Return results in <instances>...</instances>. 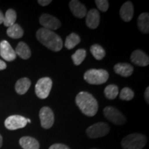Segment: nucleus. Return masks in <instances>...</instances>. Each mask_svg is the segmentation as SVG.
Masks as SVG:
<instances>
[{"label":"nucleus","instance_id":"obj_34","mask_svg":"<svg viewBox=\"0 0 149 149\" xmlns=\"http://www.w3.org/2000/svg\"><path fill=\"white\" fill-rule=\"evenodd\" d=\"M3 144V138H2V136L0 135V148H1V146H2Z\"/></svg>","mask_w":149,"mask_h":149},{"label":"nucleus","instance_id":"obj_25","mask_svg":"<svg viewBox=\"0 0 149 149\" xmlns=\"http://www.w3.org/2000/svg\"><path fill=\"white\" fill-rule=\"evenodd\" d=\"M118 87L115 84H110L104 89V94L106 97L109 100H114L118 95Z\"/></svg>","mask_w":149,"mask_h":149},{"label":"nucleus","instance_id":"obj_32","mask_svg":"<svg viewBox=\"0 0 149 149\" xmlns=\"http://www.w3.org/2000/svg\"><path fill=\"white\" fill-rule=\"evenodd\" d=\"M6 67H7L6 64L4 61L0 59V70H3L6 69Z\"/></svg>","mask_w":149,"mask_h":149},{"label":"nucleus","instance_id":"obj_16","mask_svg":"<svg viewBox=\"0 0 149 149\" xmlns=\"http://www.w3.org/2000/svg\"><path fill=\"white\" fill-rule=\"evenodd\" d=\"M133 67L127 63H118L114 66V70L117 74L122 77H130L133 72Z\"/></svg>","mask_w":149,"mask_h":149},{"label":"nucleus","instance_id":"obj_26","mask_svg":"<svg viewBox=\"0 0 149 149\" xmlns=\"http://www.w3.org/2000/svg\"><path fill=\"white\" fill-rule=\"evenodd\" d=\"M86 56V50L81 48V49H78L77 51H76L75 53L71 56V58L74 64L76 65V66H79L84 60Z\"/></svg>","mask_w":149,"mask_h":149},{"label":"nucleus","instance_id":"obj_11","mask_svg":"<svg viewBox=\"0 0 149 149\" xmlns=\"http://www.w3.org/2000/svg\"><path fill=\"white\" fill-rule=\"evenodd\" d=\"M0 56L7 61H14L16 59L15 51L6 40L0 42Z\"/></svg>","mask_w":149,"mask_h":149},{"label":"nucleus","instance_id":"obj_22","mask_svg":"<svg viewBox=\"0 0 149 149\" xmlns=\"http://www.w3.org/2000/svg\"><path fill=\"white\" fill-rule=\"evenodd\" d=\"M81 42V39L79 35L74 33H72L66 37L65 41V47L68 49H72Z\"/></svg>","mask_w":149,"mask_h":149},{"label":"nucleus","instance_id":"obj_12","mask_svg":"<svg viewBox=\"0 0 149 149\" xmlns=\"http://www.w3.org/2000/svg\"><path fill=\"white\" fill-rule=\"evenodd\" d=\"M130 60L139 66H146L149 64L148 56L141 50H135L130 55Z\"/></svg>","mask_w":149,"mask_h":149},{"label":"nucleus","instance_id":"obj_3","mask_svg":"<svg viewBox=\"0 0 149 149\" xmlns=\"http://www.w3.org/2000/svg\"><path fill=\"white\" fill-rule=\"evenodd\" d=\"M147 139L141 133H132L126 136L121 144L124 149H142L146 146Z\"/></svg>","mask_w":149,"mask_h":149},{"label":"nucleus","instance_id":"obj_36","mask_svg":"<svg viewBox=\"0 0 149 149\" xmlns=\"http://www.w3.org/2000/svg\"><path fill=\"white\" fill-rule=\"evenodd\" d=\"M91 149H97V148H91Z\"/></svg>","mask_w":149,"mask_h":149},{"label":"nucleus","instance_id":"obj_23","mask_svg":"<svg viewBox=\"0 0 149 149\" xmlns=\"http://www.w3.org/2000/svg\"><path fill=\"white\" fill-rule=\"evenodd\" d=\"M17 14L15 11L13 9H8L4 15V19H3V24H4L5 26L10 27L15 24Z\"/></svg>","mask_w":149,"mask_h":149},{"label":"nucleus","instance_id":"obj_5","mask_svg":"<svg viewBox=\"0 0 149 149\" xmlns=\"http://www.w3.org/2000/svg\"><path fill=\"white\" fill-rule=\"evenodd\" d=\"M53 81L50 77L41 78L35 84V94L39 98L44 100L47 98L51 92Z\"/></svg>","mask_w":149,"mask_h":149},{"label":"nucleus","instance_id":"obj_18","mask_svg":"<svg viewBox=\"0 0 149 149\" xmlns=\"http://www.w3.org/2000/svg\"><path fill=\"white\" fill-rule=\"evenodd\" d=\"M137 26L141 33L148 34L149 33V15L148 13H143L139 15L137 19Z\"/></svg>","mask_w":149,"mask_h":149},{"label":"nucleus","instance_id":"obj_2","mask_svg":"<svg viewBox=\"0 0 149 149\" xmlns=\"http://www.w3.org/2000/svg\"><path fill=\"white\" fill-rule=\"evenodd\" d=\"M75 102L83 114L88 117H93L98 111V103L91 93L82 91L77 94Z\"/></svg>","mask_w":149,"mask_h":149},{"label":"nucleus","instance_id":"obj_19","mask_svg":"<svg viewBox=\"0 0 149 149\" xmlns=\"http://www.w3.org/2000/svg\"><path fill=\"white\" fill-rule=\"evenodd\" d=\"M31 86V81L29 78H21L17 81L15 84V91L19 95H24L29 91Z\"/></svg>","mask_w":149,"mask_h":149},{"label":"nucleus","instance_id":"obj_15","mask_svg":"<svg viewBox=\"0 0 149 149\" xmlns=\"http://www.w3.org/2000/svg\"><path fill=\"white\" fill-rule=\"evenodd\" d=\"M134 15V7L132 2L126 1L121 7L120 15L123 21L128 22L132 20Z\"/></svg>","mask_w":149,"mask_h":149},{"label":"nucleus","instance_id":"obj_10","mask_svg":"<svg viewBox=\"0 0 149 149\" xmlns=\"http://www.w3.org/2000/svg\"><path fill=\"white\" fill-rule=\"evenodd\" d=\"M40 23L44 29L50 30H57L61 27V22L55 17L49 14H43L40 17Z\"/></svg>","mask_w":149,"mask_h":149},{"label":"nucleus","instance_id":"obj_9","mask_svg":"<svg viewBox=\"0 0 149 149\" xmlns=\"http://www.w3.org/2000/svg\"><path fill=\"white\" fill-rule=\"evenodd\" d=\"M40 119L41 126L45 129L51 128L53 126L55 121V116L52 110L49 107H42L40 111L39 114Z\"/></svg>","mask_w":149,"mask_h":149},{"label":"nucleus","instance_id":"obj_17","mask_svg":"<svg viewBox=\"0 0 149 149\" xmlns=\"http://www.w3.org/2000/svg\"><path fill=\"white\" fill-rule=\"evenodd\" d=\"M19 142L23 149H40L39 141L34 137L30 136L22 137Z\"/></svg>","mask_w":149,"mask_h":149},{"label":"nucleus","instance_id":"obj_30","mask_svg":"<svg viewBox=\"0 0 149 149\" xmlns=\"http://www.w3.org/2000/svg\"><path fill=\"white\" fill-rule=\"evenodd\" d=\"M37 2L42 6H46L49 5L52 2V1L51 0H38Z\"/></svg>","mask_w":149,"mask_h":149},{"label":"nucleus","instance_id":"obj_24","mask_svg":"<svg viewBox=\"0 0 149 149\" xmlns=\"http://www.w3.org/2000/svg\"><path fill=\"white\" fill-rule=\"evenodd\" d=\"M90 51L93 55V57L95 58L97 60H102L106 56V51L99 44H93L91 46Z\"/></svg>","mask_w":149,"mask_h":149},{"label":"nucleus","instance_id":"obj_7","mask_svg":"<svg viewBox=\"0 0 149 149\" xmlns=\"http://www.w3.org/2000/svg\"><path fill=\"white\" fill-rule=\"evenodd\" d=\"M104 115L108 120L116 125H123L126 123V117L115 107H107L104 108Z\"/></svg>","mask_w":149,"mask_h":149},{"label":"nucleus","instance_id":"obj_4","mask_svg":"<svg viewBox=\"0 0 149 149\" xmlns=\"http://www.w3.org/2000/svg\"><path fill=\"white\" fill-rule=\"evenodd\" d=\"M109 77V72L104 69H90L84 74L86 81L92 85H100L106 83Z\"/></svg>","mask_w":149,"mask_h":149},{"label":"nucleus","instance_id":"obj_14","mask_svg":"<svg viewBox=\"0 0 149 149\" xmlns=\"http://www.w3.org/2000/svg\"><path fill=\"white\" fill-rule=\"evenodd\" d=\"M69 7L72 15L76 17L81 19L86 15V8L83 3L77 0H72L69 3Z\"/></svg>","mask_w":149,"mask_h":149},{"label":"nucleus","instance_id":"obj_6","mask_svg":"<svg viewBox=\"0 0 149 149\" xmlns=\"http://www.w3.org/2000/svg\"><path fill=\"white\" fill-rule=\"evenodd\" d=\"M110 131L109 124L105 122H98L93 124L87 128L86 133L91 139L102 137L108 135Z\"/></svg>","mask_w":149,"mask_h":149},{"label":"nucleus","instance_id":"obj_20","mask_svg":"<svg viewBox=\"0 0 149 149\" xmlns=\"http://www.w3.org/2000/svg\"><path fill=\"white\" fill-rule=\"evenodd\" d=\"M15 53L23 59H28L31 56V51L26 43L20 42L17 46Z\"/></svg>","mask_w":149,"mask_h":149},{"label":"nucleus","instance_id":"obj_1","mask_svg":"<svg viewBox=\"0 0 149 149\" xmlns=\"http://www.w3.org/2000/svg\"><path fill=\"white\" fill-rule=\"evenodd\" d=\"M36 37L41 44L54 52L61 51L63 47L62 39L50 30L40 29L36 33Z\"/></svg>","mask_w":149,"mask_h":149},{"label":"nucleus","instance_id":"obj_27","mask_svg":"<svg viewBox=\"0 0 149 149\" xmlns=\"http://www.w3.org/2000/svg\"><path fill=\"white\" fill-rule=\"evenodd\" d=\"M134 95H135V94L131 89L128 88V87H125L121 91L120 98L122 100H125V101H130L134 97Z\"/></svg>","mask_w":149,"mask_h":149},{"label":"nucleus","instance_id":"obj_35","mask_svg":"<svg viewBox=\"0 0 149 149\" xmlns=\"http://www.w3.org/2000/svg\"><path fill=\"white\" fill-rule=\"evenodd\" d=\"M26 120H27V122H29V123H31V121L29 119H26Z\"/></svg>","mask_w":149,"mask_h":149},{"label":"nucleus","instance_id":"obj_33","mask_svg":"<svg viewBox=\"0 0 149 149\" xmlns=\"http://www.w3.org/2000/svg\"><path fill=\"white\" fill-rule=\"evenodd\" d=\"M3 19H4V15L2 13V12L0 10V24H3Z\"/></svg>","mask_w":149,"mask_h":149},{"label":"nucleus","instance_id":"obj_21","mask_svg":"<svg viewBox=\"0 0 149 149\" xmlns=\"http://www.w3.org/2000/svg\"><path fill=\"white\" fill-rule=\"evenodd\" d=\"M8 37L13 39L22 38L24 35V30L17 24H15L11 26L8 27L6 31Z\"/></svg>","mask_w":149,"mask_h":149},{"label":"nucleus","instance_id":"obj_29","mask_svg":"<svg viewBox=\"0 0 149 149\" xmlns=\"http://www.w3.org/2000/svg\"><path fill=\"white\" fill-rule=\"evenodd\" d=\"M48 149H70L66 145L63 144H54L51 145Z\"/></svg>","mask_w":149,"mask_h":149},{"label":"nucleus","instance_id":"obj_13","mask_svg":"<svg viewBox=\"0 0 149 149\" xmlns=\"http://www.w3.org/2000/svg\"><path fill=\"white\" fill-rule=\"evenodd\" d=\"M100 22V13L96 9H91L86 13V24L91 29H95L98 27Z\"/></svg>","mask_w":149,"mask_h":149},{"label":"nucleus","instance_id":"obj_31","mask_svg":"<svg viewBox=\"0 0 149 149\" xmlns=\"http://www.w3.org/2000/svg\"><path fill=\"white\" fill-rule=\"evenodd\" d=\"M149 88L148 87H147L146 89V91H145L144 93V97H145V100H146V103L147 104H149Z\"/></svg>","mask_w":149,"mask_h":149},{"label":"nucleus","instance_id":"obj_28","mask_svg":"<svg viewBox=\"0 0 149 149\" xmlns=\"http://www.w3.org/2000/svg\"><path fill=\"white\" fill-rule=\"evenodd\" d=\"M95 2L99 10L102 12H106L109 9V3L107 0H96Z\"/></svg>","mask_w":149,"mask_h":149},{"label":"nucleus","instance_id":"obj_8","mask_svg":"<svg viewBox=\"0 0 149 149\" xmlns=\"http://www.w3.org/2000/svg\"><path fill=\"white\" fill-rule=\"evenodd\" d=\"M26 118L21 115H10L6 119L4 125L7 129L15 130L19 128H23L27 124Z\"/></svg>","mask_w":149,"mask_h":149}]
</instances>
